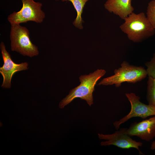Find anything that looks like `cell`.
Instances as JSON below:
<instances>
[{
  "label": "cell",
  "mask_w": 155,
  "mask_h": 155,
  "mask_svg": "<svg viewBox=\"0 0 155 155\" xmlns=\"http://www.w3.org/2000/svg\"><path fill=\"white\" fill-rule=\"evenodd\" d=\"M0 48L4 62L3 66L0 67V72L3 78L1 87L9 88L11 87V80L13 74L17 71L28 69V64L26 62L18 64L14 63L3 42L1 43Z\"/></svg>",
  "instance_id": "obj_8"
},
{
  "label": "cell",
  "mask_w": 155,
  "mask_h": 155,
  "mask_svg": "<svg viewBox=\"0 0 155 155\" xmlns=\"http://www.w3.org/2000/svg\"><path fill=\"white\" fill-rule=\"evenodd\" d=\"M131 2V0H108L104 6L109 12L124 20L134 11Z\"/></svg>",
  "instance_id": "obj_10"
},
{
  "label": "cell",
  "mask_w": 155,
  "mask_h": 155,
  "mask_svg": "<svg viewBox=\"0 0 155 155\" xmlns=\"http://www.w3.org/2000/svg\"><path fill=\"white\" fill-rule=\"evenodd\" d=\"M147 85L146 99L148 104L155 106V79L148 77Z\"/></svg>",
  "instance_id": "obj_12"
},
{
  "label": "cell",
  "mask_w": 155,
  "mask_h": 155,
  "mask_svg": "<svg viewBox=\"0 0 155 155\" xmlns=\"http://www.w3.org/2000/svg\"><path fill=\"white\" fill-rule=\"evenodd\" d=\"M146 14L148 19L155 29V0H152L148 3Z\"/></svg>",
  "instance_id": "obj_13"
},
{
  "label": "cell",
  "mask_w": 155,
  "mask_h": 155,
  "mask_svg": "<svg viewBox=\"0 0 155 155\" xmlns=\"http://www.w3.org/2000/svg\"><path fill=\"white\" fill-rule=\"evenodd\" d=\"M106 73L103 69H98L88 75H81L79 78L80 84L71 90L69 94L60 102L59 106L63 108L74 99L80 98L85 100L90 106L93 103V93L98 81Z\"/></svg>",
  "instance_id": "obj_2"
},
{
  "label": "cell",
  "mask_w": 155,
  "mask_h": 155,
  "mask_svg": "<svg viewBox=\"0 0 155 155\" xmlns=\"http://www.w3.org/2000/svg\"><path fill=\"white\" fill-rule=\"evenodd\" d=\"M125 95L130 102L131 109L126 115L113 123L116 129L118 130L121 124L133 117H139L144 119L149 116H155V106L141 102L140 97L133 93H126Z\"/></svg>",
  "instance_id": "obj_6"
},
{
  "label": "cell",
  "mask_w": 155,
  "mask_h": 155,
  "mask_svg": "<svg viewBox=\"0 0 155 155\" xmlns=\"http://www.w3.org/2000/svg\"><path fill=\"white\" fill-rule=\"evenodd\" d=\"M56 1H58V0H55Z\"/></svg>",
  "instance_id": "obj_16"
},
{
  "label": "cell",
  "mask_w": 155,
  "mask_h": 155,
  "mask_svg": "<svg viewBox=\"0 0 155 155\" xmlns=\"http://www.w3.org/2000/svg\"><path fill=\"white\" fill-rule=\"evenodd\" d=\"M150 148L152 150H155V141L152 142L151 144Z\"/></svg>",
  "instance_id": "obj_15"
},
{
  "label": "cell",
  "mask_w": 155,
  "mask_h": 155,
  "mask_svg": "<svg viewBox=\"0 0 155 155\" xmlns=\"http://www.w3.org/2000/svg\"><path fill=\"white\" fill-rule=\"evenodd\" d=\"M11 25L10 38L11 50L31 57L38 55L39 54L38 47L30 40L28 29L20 24Z\"/></svg>",
  "instance_id": "obj_4"
},
{
  "label": "cell",
  "mask_w": 155,
  "mask_h": 155,
  "mask_svg": "<svg viewBox=\"0 0 155 155\" xmlns=\"http://www.w3.org/2000/svg\"><path fill=\"white\" fill-rule=\"evenodd\" d=\"M119 28L127 34L128 39L134 42H139L154 36L155 29L144 12H132L125 18Z\"/></svg>",
  "instance_id": "obj_1"
},
{
  "label": "cell",
  "mask_w": 155,
  "mask_h": 155,
  "mask_svg": "<svg viewBox=\"0 0 155 155\" xmlns=\"http://www.w3.org/2000/svg\"><path fill=\"white\" fill-rule=\"evenodd\" d=\"M62 1H69L73 5L77 13V17L73 22L74 25L79 29H82V23L84 22L82 17L83 8L89 0H61Z\"/></svg>",
  "instance_id": "obj_11"
},
{
  "label": "cell",
  "mask_w": 155,
  "mask_h": 155,
  "mask_svg": "<svg viewBox=\"0 0 155 155\" xmlns=\"http://www.w3.org/2000/svg\"><path fill=\"white\" fill-rule=\"evenodd\" d=\"M114 75L103 78L98 85L115 84L116 87H119L123 82L135 83L139 82L148 75L146 69L143 67L130 65L126 61L122 62L121 67L114 70Z\"/></svg>",
  "instance_id": "obj_3"
},
{
  "label": "cell",
  "mask_w": 155,
  "mask_h": 155,
  "mask_svg": "<svg viewBox=\"0 0 155 155\" xmlns=\"http://www.w3.org/2000/svg\"><path fill=\"white\" fill-rule=\"evenodd\" d=\"M125 128L120 129L111 134H104L98 133V137L101 140H107L102 142V146L111 145H114L123 149H129L133 148L137 150L140 154H144L140 151L139 147H141L143 143L133 139L131 137L125 133Z\"/></svg>",
  "instance_id": "obj_7"
},
{
  "label": "cell",
  "mask_w": 155,
  "mask_h": 155,
  "mask_svg": "<svg viewBox=\"0 0 155 155\" xmlns=\"http://www.w3.org/2000/svg\"><path fill=\"white\" fill-rule=\"evenodd\" d=\"M125 132L130 137L136 136L143 140L150 141L155 137V116L132 123L128 128H125Z\"/></svg>",
  "instance_id": "obj_9"
},
{
  "label": "cell",
  "mask_w": 155,
  "mask_h": 155,
  "mask_svg": "<svg viewBox=\"0 0 155 155\" xmlns=\"http://www.w3.org/2000/svg\"><path fill=\"white\" fill-rule=\"evenodd\" d=\"M23 6L18 11L13 12L8 17L7 20L11 24H20L32 21L37 23L42 22L45 18V13L41 8L42 3L34 0H22Z\"/></svg>",
  "instance_id": "obj_5"
},
{
  "label": "cell",
  "mask_w": 155,
  "mask_h": 155,
  "mask_svg": "<svg viewBox=\"0 0 155 155\" xmlns=\"http://www.w3.org/2000/svg\"><path fill=\"white\" fill-rule=\"evenodd\" d=\"M145 65L147 67L146 69L147 75L155 79V53L149 61L146 62Z\"/></svg>",
  "instance_id": "obj_14"
}]
</instances>
